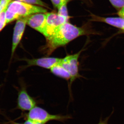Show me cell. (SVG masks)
Masks as SVG:
<instances>
[{"label": "cell", "mask_w": 124, "mask_h": 124, "mask_svg": "<svg viewBox=\"0 0 124 124\" xmlns=\"http://www.w3.org/2000/svg\"><path fill=\"white\" fill-rule=\"evenodd\" d=\"M108 117L106 119V120H100V122L97 124H108Z\"/></svg>", "instance_id": "cell-20"}, {"label": "cell", "mask_w": 124, "mask_h": 124, "mask_svg": "<svg viewBox=\"0 0 124 124\" xmlns=\"http://www.w3.org/2000/svg\"><path fill=\"white\" fill-rule=\"evenodd\" d=\"M46 15V26L44 36L46 38L52 35L61 26L68 22L69 20L55 13H48Z\"/></svg>", "instance_id": "cell-6"}, {"label": "cell", "mask_w": 124, "mask_h": 124, "mask_svg": "<svg viewBox=\"0 0 124 124\" xmlns=\"http://www.w3.org/2000/svg\"><path fill=\"white\" fill-rule=\"evenodd\" d=\"M46 14H36L28 16L27 24L44 36L46 28Z\"/></svg>", "instance_id": "cell-8"}, {"label": "cell", "mask_w": 124, "mask_h": 124, "mask_svg": "<svg viewBox=\"0 0 124 124\" xmlns=\"http://www.w3.org/2000/svg\"><path fill=\"white\" fill-rule=\"evenodd\" d=\"M94 33L84 28L76 26L67 22L46 38V44L44 50L48 54H50L56 49L64 46L79 37Z\"/></svg>", "instance_id": "cell-1"}, {"label": "cell", "mask_w": 124, "mask_h": 124, "mask_svg": "<svg viewBox=\"0 0 124 124\" xmlns=\"http://www.w3.org/2000/svg\"><path fill=\"white\" fill-rule=\"evenodd\" d=\"M8 124H21V123H18V122H16L12 120H9Z\"/></svg>", "instance_id": "cell-21"}, {"label": "cell", "mask_w": 124, "mask_h": 124, "mask_svg": "<svg viewBox=\"0 0 124 124\" xmlns=\"http://www.w3.org/2000/svg\"><path fill=\"white\" fill-rule=\"evenodd\" d=\"M115 8L119 10L124 7V0H109Z\"/></svg>", "instance_id": "cell-14"}, {"label": "cell", "mask_w": 124, "mask_h": 124, "mask_svg": "<svg viewBox=\"0 0 124 124\" xmlns=\"http://www.w3.org/2000/svg\"><path fill=\"white\" fill-rule=\"evenodd\" d=\"M91 20L94 22L106 23L111 26L120 29L124 33V18L119 17H104L93 15Z\"/></svg>", "instance_id": "cell-10"}, {"label": "cell", "mask_w": 124, "mask_h": 124, "mask_svg": "<svg viewBox=\"0 0 124 124\" xmlns=\"http://www.w3.org/2000/svg\"></svg>", "instance_id": "cell-23"}, {"label": "cell", "mask_w": 124, "mask_h": 124, "mask_svg": "<svg viewBox=\"0 0 124 124\" xmlns=\"http://www.w3.org/2000/svg\"><path fill=\"white\" fill-rule=\"evenodd\" d=\"M50 69L51 72L54 75L66 79H70V73L59 63L54 66Z\"/></svg>", "instance_id": "cell-11"}, {"label": "cell", "mask_w": 124, "mask_h": 124, "mask_svg": "<svg viewBox=\"0 0 124 124\" xmlns=\"http://www.w3.org/2000/svg\"><path fill=\"white\" fill-rule=\"evenodd\" d=\"M11 0H0V13L8 7Z\"/></svg>", "instance_id": "cell-17"}, {"label": "cell", "mask_w": 124, "mask_h": 124, "mask_svg": "<svg viewBox=\"0 0 124 124\" xmlns=\"http://www.w3.org/2000/svg\"><path fill=\"white\" fill-rule=\"evenodd\" d=\"M117 15L121 17L124 18V7L119 10L117 13Z\"/></svg>", "instance_id": "cell-19"}, {"label": "cell", "mask_w": 124, "mask_h": 124, "mask_svg": "<svg viewBox=\"0 0 124 124\" xmlns=\"http://www.w3.org/2000/svg\"><path fill=\"white\" fill-rule=\"evenodd\" d=\"M71 0H51L54 5L58 9L62 5L67 4Z\"/></svg>", "instance_id": "cell-16"}, {"label": "cell", "mask_w": 124, "mask_h": 124, "mask_svg": "<svg viewBox=\"0 0 124 124\" xmlns=\"http://www.w3.org/2000/svg\"><path fill=\"white\" fill-rule=\"evenodd\" d=\"M67 4H64L58 8V11L57 14L59 15L64 17L69 20V17L68 13Z\"/></svg>", "instance_id": "cell-13"}, {"label": "cell", "mask_w": 124, "mask_h": 124, "mask_svg": "<svg viewBox=\"0 0 124 124\" xmlns=\"http://www.w3.org/2000/svg\"><path fill=\"white\" fill-rule=\"evenodd\" d=\"M2 86H3V84H0V89L2 87Z\"/></svg>", "instance_id": "cell-22"}, {"label": "cell", "mask_w": 124, "mask_h": 124, "mask_svg": "<svg viewBox=\"0 0 124 124\" xmlns=\"http://www.w3.org/2000/svg\"><path fill=\"white\" fill-rule=\"evenodd\" d=\"M46 9L40 6L29 4L18 0L12 1L6 11L7 24L16 20L39 13H45Z\"/></svg>", "instance_id": "cell-2"}, {"label": "cell", "mask_w": 124, "mask_h": 124, "mask_svg": "<svg viewBox=\"0 0 124 124\" xmlns=\"http://www.w3.org/2000/svg\"><path fill=\"white\" fill-rule=\"evenodd\" d=\"M23 124H46L41 122H37V121H34L31 120L26 119Z\"/></svg>", "instance_id": "cell-18"}, {"label": "cell", "mask_w": 124, "mask_h": 124, "mask_svg": "<svg viewBox=\"0 0 124 124\" xmlns=\"http://www.w3.org/2000/svg\"><path fill=\"white\" fill-rule=\"evenodd\" d=\"M28 17H24L18 19L16 23L15 26L14 27L12 38L10 60L13 57L16 49L22 38L25 31L26 25L27 24V21Z\"/></svg>", "instance_id": "cell-7"}, {"label": "cell", "mask_w": 124, "mask_h": 124, "mask_svg": "<svg viewBox=\"0 0 124 124\" xmlns=\"http://www.w3.org/2000/svg\"><path fill=\"white\" fill-rule=\"evenodd\" d=\"M38 102L29 95L25 86H22L18 93L17 106L15 109H18L22 112L29 111L36 106Z\"/></svg>", "instance_id": "cell-5"}, {"label": "cell", "mask_w": 124, "mask_h": 124, "mask_svg": "<svg viewBox=\"0 0 124 124\" xmlns=\"http://www.w3.org/2000/svg\"><path fill=\"white\" fill-rule=\"evenodd\" d=\"M22 2L31 5H36L47 7L46 4L41 0H17Z\"/></svg>", "instance_id": "cell-15"}, {"label": "cell", "mask_w": 124, "mask_h": 124, "mask_svg": "<svg viewBox=\"0 0 124 124\" xmlns=\"http://www.w3.org/2000/svg\"><path fill=\"white\" fill-rule=\"evenodd\" d=\"M62 58L54 57H44L33 59H25L27 66H38L46 69H50L56 64L60 63Z\"/></svg>", "instance_id": "cell-9"}, {"label": "cell", "mask_w": 124, "mask_h": 124, "mask_svg": "<svg viewBox=\"0 0 124 124\" xmlns=\"http://www.w3.org/2000/svg\"><path fill=\"white\" fill-rule=\"evenodd\" d=\"M7 8L0 13V32L7 24L6 18V11Z\"/></svg>", "instance_id": "cell-12"}, {"label": "cell", "mask_w": 124, "mask_h": 124, "mask_svg": "<svg viewBox=\"0 0 124 124\" xmlns=\"http://www.w3.org/2000/svg\"><path fill=\"white\" fill-rule=\"evenodd\" d=\"M23 116L25 119H28L45 124L53 120L63 122L72 118L69 115H52L44 108L37 106L31 109L27 113L23 115Z\"/></svg>", "instance_id": "cell-3"}, {"label": "cell", "mask_w": 124, "mask_h": 124, "mask_svg": "<svg viewBox=\"0 0 124 124\" xmlns=\"http://www.w3.org/2000/svg\"><path fill=\"white\" fill-rule=\"evenodd\" d=\"M82 51V50H81L77 53L67 55L63 58H62L59 63L70 75V86L76 79L80 77L78 68V59Z\"/></svg>", "instance_id": "cell-4"}]
</instances>
